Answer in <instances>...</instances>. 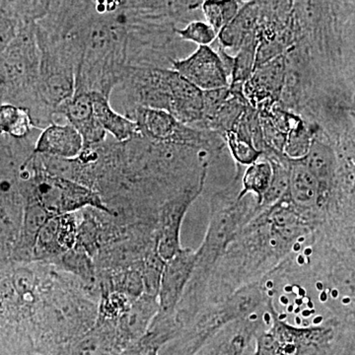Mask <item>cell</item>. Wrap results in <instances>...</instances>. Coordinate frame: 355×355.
Instances as JSON below:
<instances>
[{
	"label": "cell",
	"mask_w": 355,
	"mask_h": 355,
	"mask_svg": "<svg viewBox=\"0 0 355 355\" xmlns=\"http://www.w3.org/2000/svg\"><path fill=\"white\" fill-rule=\"evenodd\" d=\"M289 197L261 210L229 246L210 277L205 308L277 270L316 232Z\"/></svg>",
	"instance_id": "1"
},
{
	"label": "cell",
	"mask_w": 355,
	"mask_h": 355,
	"mask_svg": "<svg viewBox=\"0 0 355 355\" xmlns=\"http://www.w3.org/2000/svg\"><path fill=\"white\" fill-rule=\"evenodd\" d=\"M99 299L73 275L43 263L31 319L34 354H62L69 343L87 333L97 322Z\"/></svg>",
	"instance_id": "2"
},
{
	"label": "cell",
	"mask_w": 355,
	"mask_h": 355,
	"mask_svg": "<svg viewBox=\"0 0 355 355\" xmlns=\"http://www.w3.org/2000/svg\"><path fill=\"white\" fill-rule=\"evenodd\" d=\"M238 178L239 174L234 183L216 193L210 200L209 227L197 250L193 277L179 303L180 309L191 316L205 308V293L217 263L243 229L263 210L253 195L238 198L240 190L235 191Z\"/></svg>",
	"instance_id": "3"
},
{
	"label": "cell",
	"mask_w": 355,
	"mask_h": 355,
	"mask_svg": "<svg viewBox=\"0 0 355 355\" xmlns=\"http://www.w3.org/2000/svg\"><path fill=\"white\" fill-rule=\"evenodd\" d=\"M19 190L21 193L34 195L53 216L74 214L87 207L116 216L98 191L72 180L43 171L35 161L34 153L21 166Z\"/></svg>",
	"instance_id": "4"
},
{
	"label": "cell",
	"mask_w": 355,
	"mask_h": 355,
	"mask_svg": "<svg viewBox=\"0 0 355 355\" xmlns=\"http://www.w3.org/2000/svg\"><path fill=\"white\" fill-rule=\"evenodd\" d=\"M270 328L256 336L253 355H322L335 338L333 324L298 327L287 323L275 304L273 295L266 302Z\"/></svg>",
	"instance_id": "5"
},
{
	"label": "cell",
	"mask_w": 355,
	"mask_h": 355,
	"mask_svg": "<svg viewBox=\"0 0 355 355\" xmlns=\"http://www.w3.org/2000/svg\"><path fill=\"white\" fill-rule=\"evenodd\" d=\"M205 168L202 177L196 183L184 187L171 196L159 209L156 223V242L163 260L172 259L182 249L181 228L184 216L191 205L202 193L207 177Z\"/></svg>",
	"instance_id": "6"
},
{
	"label": "cell",
	"mask_w": 355,
	"mask_h": 355,
	"mask_svg": "<svg viewBox=\"0 0 355 355\" xmlns=\"http://www.w3.org/2000/svg\"><path fill=\"white\" fill-rule=\"evenodd\" d=\"M132 120L139 125L140 135L154 144L191 149H203L209 144L202 132L184 125L164 110L135 106Z\"/></svg>",
	"instance_id": "7"
},
{
	"label": "cell",
	"mask_w": 355,
	"mask_h": 355,
	"mask_svg": "<svg viewBox=\"0 0 355 355\" xmlns=\"http://www.w3.org/2000/svg\"><path fill=\"white\" fill-rule=\"evenodd\" d=\"M196 265L197 250L190 248H182L172 259L166 261L159 288L157 314L162 316L175 314L190 284Z\"/></svg>",
	"instance_id": "8"
},
{
	"label": "cell",
	"mask_w": 355,
	"mask_h": 355,
	"mask_svg": "<svg viewBox=\"0 0 355 355\" xmlns=\"http://www.w3.org/2000/svg\"><path fill=\"white\" fill-rule=\"evenodd\" d=\"M170 62L173 69L203 91L230 85V76L218 51L210 46H198L189 57Z\"/></svg>",
	"instance_id": "9"
},
{
	"label": "cell",
	"mask_w": 355,
	"mask_h": 355,
	"mask_svg": "<svg viewBox=\"0 0 355 355\" xmlns=\"http://www.w3.org/2000/svg\"><path fill=\"white\" fill-rule=\"evenodd\" d=\"M57 114H64L69 123L78 130L84 148L104 144L108 132L96 116L91 91L76 87L73 96L60 107Z\"/></svg>",
	"instance_id": "10"
},
{
	"label": "cell",
	"mask_w": 355,
	"mask_h": 355,
	"mask_svg": "<svg viewBox=\"0 0 355 355\" xmlns=\"http://www.w3.org/2000/svg\"><path fill=\"white\" fill-rule=\"evenodd\" d=\"M24 214L19 236L7 263H34V252L37 240L46 222L53 217L32 193H22Z\"/></svg>",
	"instance_id": "11"
},
{
	"label": "cell",
	"mask_w": 355,
	"mask_h": 355,
	"mask_svg": "<svg viewBox=\"0 0 355 355\" xmlns=\"http://www.w3.org/2000/svg\"><path fill=\"white\" fill-rule=\"evenodd\" d=\"M169 113L184 125L202 123L203 120V90L170 69Z\"/></svg>",
	"instance_id": "12"
},
{
	"label": "cell",
	"mask_w": 355,
	"mask_h": 355,
	"mask_svg": "<svg viewBox=\"0 0 355 355\" xmlns=\"http://www.w3.org/2000/svg\"><path fill=\"white\" fill-rule=\"evenodd\" d=\"M125 349L116 323L97 319L92 329L69 343L60 354L116 355Z\"/></svg>",
	"instance_id": "13"
},
{
	"label": "cell",
	"mask_w": 355,
	"mask_h": 355,
	"mask_svg": "<svg viewBox=\"0 0 355 355\" xmlns=\"http://www.w3.org/2000/svg\"><path fill=\"white\" fill-rule=\"evenodd\" d=\"M84 149L80 133L70 123H51L44 128L34 146V153L51 157L73 159Z\"/></svg>",
	"instance_id": "14"
},
{
	"label": "cell",
	"mask_w": 355,
	"mask_h": 355,
	"mask_svg": "<svg viewBox=\"0 0 355 355\" xmlns=\"http://www.w3.org/2000/svg\"><path fill=\"white\" fill-rule=\"evenodd\" d=\"M286 77V57L282 55L256 67L253 76L245 84V92L257 102L275 101L282 95Z\"/></svg>",
	"instance_id": "15"
},
{
	"label": "cell",
	"mask_w": 355,
	"mask_h": 355,
	"mask_svg": "<svg viewBox=\"0 0 355 355\" xmlns=\"http://www.w3.org/2000/svg\"><path fill=\"white\" fill-rule=\"evenodd\" d=\"M158 311V297L153 294H142L133 301L125 315L116 322L119 336L125 349L146 335Z\"/></svg>",
	"instance_id": "16"
},
{
	"label": "cell",
	"mask_w": 355,
	"mask_h": 355,
	"mask_svg": "<svg viewBox=\"0 0 355 355\" xmlns=\"http://www.w3.org/2000/svg\"><path fill=\"white\" fill-rule=\"evenodd\" d=\"M266 311L227 324L205 355H243L252 336L258 335Z\"/></svg>",
	"instance_id": "17"
},
{
	"label": "cell",
	"mask_w": 355,
	"mask_h": 355,
	"mask_svg": "<svg viewBox=\"0 0 355 355\" xmlns=\"http://www.w3.org/2000/svg\"><path fill=\"white\" fill-rule=\"evenodd\" d=\"M94 112L102 127L118 142H127L128 140L140 137L139 125L132 119L116 113L111 104L109 96L99 91H91Z\"/></svg>",
	"instance_id": "18"
},
{
	"label": "cell",
	"mask_w": 355,
	"mask_h": 355,
	"mask_svg": "<svg viewBox=\"0 0 355 355\" xmlns=\"http://www.w3.org/2000/svg\"><path fill=\"white\" fill-rule=\"evenodd\" d=\"M299 160L302 161L307 166L308 169L314 174L319 181L324 209L329 202V198H330L334 177H335L336 161L333 151L323 141L314 139L309 153L305 157L299 159Z\"/></svg>",
	"instance_id": "19"
},
{
	"label": "cell",
	"mask_w": 355,
	"mask_h": 355,
	"mask_svg": "<svg viewBox=\"0 0 355 355\" xmlns=\"http://www.w3.org/2000/svg\"><path fill=\"white\" fill-rule=\"evenodd\" d=\"M259 6L257 2H247L237 16L218 33L219 43L223 49L239 51L252 35L258 24Z\"/></svg>",
	"instance_id": "20"
},
{
	"label": "cell",
	"mask_w": 355,
	"mask_h": 355,
	"mask_svg": "<svg viewBox=\"0 0 355 355\" xmlns=\"http://www.w3.org/2000/svg\"><path fill=\"white\" fill-rule=\"evenodd\" d=\"M51 266L73 275L83 282L90 291L100 296L95 261L83 248L76 246L73 249L69 250L53 261Z\"/></svg>",
	"instance_id": "21"
},
{
	"label": "cell",
	"mask_w": 355,
	"mask_h": 355,
	"mask_svg": "<svg viewBox=\"0 0 355 355\" xmlns=\"http://www.w3.org/2000/svg\"><path fill=\"white\" fill-rule=\"evenodd\" d=\"M272 179V165L268 158L249 165L242 177V187L238 193V198L253 195L260 207L266 193L270 189Z\"/></svg>",
	"instance_id": "22"
},
{
	"label": "cell",
	"mask_w": 355,
	"mask_h": 355,
	"mask_svg": "<svg viewBox=\"0 0 355 355\" xmlns=\"http://www.w3.org/2000/svg\"><path fill=\"white\" fill-rule=\"evenodd\" d=\"M34 127L31 113L25 107L4 103L0 107V130L2 135L24 139Z\"/></svg>",
	"instance_id": "23"
},
{
	"label": "cell",
	"mask_w": 355,
	"mask_h": 355,
	"mask_svg": "<svg viewBox=\"0 0 355 355\" xmlns=\"http://www.w3.org/2000/svg\"><path fill=\"white\" fill-rule=\"evenodd\" d=\"M280 154L272 153L266 157L272 165V179L270 189L266 193L261 209L272 207L275 203L284 200L289 193V183H291V168L288 158L279 157Z\"/></svg>",
	"instance_id": "24"
},
{
	"label": "cell",
	"mask_w": 355,
	"mask_h": 355,
	"mask_svg": "<svg viewBox=\"0 0 355 355\" xmlns=\"http://www.w3.org/2000/svg\"><path fill=\"white\" fill-rule=\"evenodd\" d=\"M258 46V35L254 33L236 53L230 85L245 86L250 80L257 67Z\"/></svg>",
	"instance_id": "25"
},
{
	"label": "cell",
	"mask_w": 355,
	"mask_h": 355,
	"mask_svg": "<svg viewBox=\"0 0 355 355\" xmlns=\"http://www.w3.org/2000/svg\"><path fill=\"white\" fill-rule=\"evenodd\" d=\"M246 111L244 96L232 95L205 127L224 135L234 130Z\"/></svg>",
	"instance_id": "26"
},
{
	"label": "cell",
	"mask_w": 355,
	"mask_h": 355,
	"mask_svg": "<svg viewBox=\"0 0 355 355\" xmlns=\"http://www.w3.org/2000/svg\"><path fill=\"white\" fill-rule=\"evenodd\" d=\"M238 0H203L202 10L207 22L218 34L240 11Z\"/></svg>",
	"instance_id": "27"
},
{
	"label": "cell",
	"mask_w": 355,
	"mask_h": 355,
	"mask_svg": "<svg viewBox=\"0 0 355 355\" xmlns=\"http://www.w3.org/2000/svg\"><path fill=\"white\" fill-rule=\"evenodd\" d=\"M227 141L229 150L238 166H249L258 161L263 153L254 146V140L249 135L236 130L223 135Z\"/></svg>",
	"instance_id": "28"
},
{
	"label": "cell",
	"mask_w": 355,
	"mask_h": 355,
	"mask_svg": "<svg viewBox=\"0 0 355 355\" xmlns=\"http://www.w3.org/2000/svg\"><path fill=\"white\" fill-rule=\"evenodd\" d=\"M132 302V299L120 292L101 293L98 305V319L116 323L125 315Z\"/></svg>",
	"instance_id": "29"
},
{
	"label": "cell",
	"mask_w": 355,
	"mask_h": 355,
	"mask_svg": "<svg viewBox=\"0 0 355 355\" xmlns=\"http://www.w3.org/2000/svg\"><path fill=\"white\" fill-rule=\"evenodd\" d=\"M314 139L307 132L304 125L298 123L287 133L284 154L289 159H302L309 153Z\"/></svg>",
	"instance_id": "30"
},
{
	"label": "cell",
	"mask_w": 355,
	"mask_h": 355,
	"mask_svg": "<svg viewBox=\"0 0 355 355\" xmlns=\"http://www.w3.org/2000/svg\"><path fill=\"white\" fill-rule=\"evenodd\" d=\"M173 31L184 41L198 46H210L218 37L216 30L205 21H193L182 29L173 28Z\"/></svg>",
	"instance_id": "31"
},
{
	"label": "cell",
	"mask_w": 355,
	"mask_h": 355,
	"mask_svg": "<svg viewBox=\"0 0 355 355\" xmlns=\"http://www.w3.org/2000/svg\"><path fill=\"white\" fill-rule=\"evenodd\" d=\"M232 93L230 85L203 91V125H207L216 116L221 107L230 99Z\"/></svg>",
	"instance_id": "32"
},
{
	"label": "cell",
	"mask_w": 355,
	"mask_h": 355,
	"mask_svg": "<svg viewBox=\"0 0 355 355\" xmlns=\"http://www.w3.org/2000/svg\"><path fill=\"white\" fill-rule=\"evenodd\" d=\"M168 6V0H123L121 8L142 14L161 15Z\"/></svg>",
	"instance_id": "33"
},
{
	"label": "cell",
	"mask_w": 355,
	"mask_h": 355,
	"mask_svg": "<svg viewBox=\"0 0 355 355\" xmlns=\"http://www.w3.org/2000/svg\"><path fill=\"white\" fill-rule=\"evenodd\" d=\"M243 1H245V2H251V1H254V0H243Z\"/></svg>",
	"instance_id": "34"
},
{
	"label": "cell",
	"mask_w": 355,
	"mask_h": 355,
	"mask_svg": "<svg viewBox=\"0 0 355 355\" xmlns=\"http://www.w3.org/2000/svg\"><path fill=\"white\" fill-rule=\"evenodd\" d=\"M30 355H44V354H30ZM58 355H60V354H58Z\"/></svg>",
	"instance_id": "35"
}]
</instances>
